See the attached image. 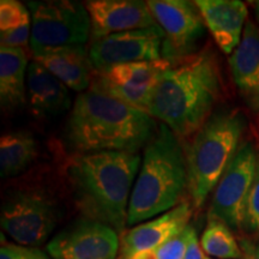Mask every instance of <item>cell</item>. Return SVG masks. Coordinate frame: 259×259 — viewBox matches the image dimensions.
I'll list each match as a JSON object with an SVG mask.
<instances>
[{
	"label": "cell",
	"mask_w": 259,
	"mask_h": 259,
	"mask_svg": "<svg viewBox=\"0 0 259 259\" xmlns=\"http://www.w3.org/2000/svg\"><path fill=\"white\" fill-rule=\"evenodd\" d=\"M27 90L32 114L38 119L59 116L72 106L69 88L35 60L28 66Z\"/></svg>",
	"instance_id": "obj_15"
},
{
	"label": "cell",
	"mask_w": 259,
	"mask_h": 259,
	"mask_svg": "<svg viewBox=\"0 0 259 259\" xmlns=\"http://www.w3.org/2000/svg\"><path fill=\"white\" fill-rule=\"evenodd\" d=\"M259 151L252 139L241 142L235 156L219 181L209 209V219H216L233 232H244L246 200L257 174Z\"/></svg>",
	"instance_id": "obj_8"
},
{
	"label": "cell",
	"mask_w": 259,
	"mask_h": 259,
	"mask_svg": "<svg viewBox=\"0 0 259 259\" xmlns=\"http://www.w3.org/2000/svg\"><path fill=\"white\" fill-rule=\"evenodd\" d=\"M58 221L57 203L44 190H15L3 202L2 228L18 245L36 247L44 244Z\"/></svg>",
	"instance_id": "obj_7"
},
{
	"label": "cell",
	"mask_w": 259,
	"mask_h": 259,
	"mask_svg": "<svg viewBox=\"0 0 259 259\" xmlns=\"http://www.w3.org/2000/svg\"><path fill=\"white\" fill-rule=\"evenodd\" d=\"M28 54L24 48L0 47V103L12 111L27 103Z\"/></svg>",
	"instance_id": "obj_18"
},
{
	"label": "cell",
	"mask_w": 259,
	"mask_h": 259,
	"mask_svg": "<svg viewBox=\"0 0 259 259\" xmlns=\"http://www.w3.org/2000/svg\"><path fill=\"white\" fill-rule=\"evenodd\" d=\"M142 158L126 151L77 155L69 179L79 208L92 220L124 233L128 204Z\"/></svg>",
	"instance_id": "obj_3"
},
{
	"label": "cell",
	"mask_w": 259,
	"mask_h": 259,
	"mask_svg": "<svg viewBox=\"0 0 259 259\" xmlns=\"http://www.w3.org/2000/svg\"><path fill=\"white\" fill-rule=\"evenodd\" d=\"M92 22L93 41L136 29L158 25L147 2L139 0H89L84 3Z\"/></svg>",
	"instance_id": "obj_12"
},
{
	"label": "cell",
	"mask_w": 259,
	"mask_h": 259,
	"mask_svg": "<svg viewBox=\"0 0 259 259\" xmlns=\"http://www.w3.org/2000/svg\"><path fill=\"white\" fill-rule=\"evenodd\" d=\"M240 247L244 253L242 259H259V239H241Z\"/></svg>",
	"instance_id": "obj_28"
},
{
	"label": "cell",
	"mask_w": 259,
	"mask_h": 259,
	"mask_svg": "<svg viewBox=\"0 0 259 259\" xmlns=\"http://www.w3.org/2000/svg\"><path fill=\"white\" fill-rule=\"evenodd\" d=\"M38 144L30 132L15 131L0 138V176L15 177L36 160Z\"/></svg>",
	"instance_id": "obj_19"
},
{
	"label": "cell",
	"mask_w": 259,
	"mask_h": 259,
	"mask_svg": "<svg viewBox=\"0 0 259 259\" xmlns=\"http://www.w3.org/2000/svg\"><path fill=\"white\" fill-rule=\"evenodd\" d=\"M253 109H254V111H259V100H258V102L255 103V106L253 107Z\"/></svg>",
	"instance_id": "obj_31"
},
{
	"label": "cell",
	"mask_w": 259,
	"mask_h": 259,
	"mask_svg": "<svg viewBox=\"0 0 259 259\" xmlns=\"http://www.w3.org/2000/svg\"><path fill=\"white\" fill-rule=\"evenodd\" d=\"M0 259H51L44 251L23 245L3 244L0 247Z\"/></svg>",
	"instance_id": "obj_25"
},
{
	"label": "cell",
	"mask_w": 259,
	"mask_h": 259,
	"mask_svg": "<svg viewBox=\"0 0 259 259\" xmlns=\"http://www.w3.org/2000/svg\"><path fill=\"white\" fill-rule=\"evenodd\" d=\"M200 246L208 255L220 259H242L244 253L240 244L236 241L233 231L222 221L209 219L204 229Z\"/></svg>",
	"instance_id": "obj_21"
},
{
	"label": "cell",
	"mask_w": 259,
	"mask_h": 259,
	"mask_svg": "<svg viewBox=\"0 0 259 259\" xmlns=\"http://www.w3.org/2000/svg\"><path fill=\"white\" fill-rule=\"evenodd\" d=\"M254 10H255V16H257V19L259 22V2L254 3Z\"/></svg>",
	"instance_id": "obj_30"
},
{
	"label": "cell",
	"mask_w": 259,
	"mask_h": 259,
	"mask_svg": "<svg viewBox=\"0 0 259 259\" xmlns=\"http://www.w3.org/2000/svg\"><path fill=\"white\" fill-rule=\"evenodd\" d=\"M171 66L169 61H138L122 65H115L97 74L109 82L124 87H149L155 85L161 74Z\"/></svg>",
	"instance_id": "obj_20"
},
{
	"label": "cell",
	"mask_w": 259,
	"mask_h": 259,
	"mask_svg": "<svg viewBox=\"0 0 259 259\" xmlns=\"http://www.w3.org/2000/svg\"><path fill=\"white\" fill-rule=\"evenodd\" d=\"M119 248L118 232L92 219L71 223L47 245L53 259H116Z\"/></svg>",
	"instance_id": "obj_11"
},
{
	"label": "cell",
	"mask_w": 259,
	"mask_h": 259,
	"mask_svg": "<svg viewBox=\"0 0 259 259\" xmlns=\"http://www.w3.org/2000/svg\"><path fill=\"white\" fill-rule=\"evenodd\" d=\"M233 80L253 109L259 100V27L248 21L239 46L229 57Z\"/></svg>",
	"instance_id": "obj_17"
},
{
	"label": "cell",
	"mask_w": 259,
	"mask_h": 259,
	"mask_svg": "<svg viewBox=\"0 0 259 259\" xmlns=\"http://www.w3.org/2000/svg\"><path fill=\"white\" fill-rule=\"evenodd\" d=\"M156 23L163 30L162 59L176 63L194 54L205 34V23L197 5L186 0L147 2Z\"/></svg>",
	"instance_id": "obj_9"
},
{
	"label": "cell",
	"mask_w": 259,
	"mask_h": 259,
	"mask_svg": "<svg viewBox=\"0 0 259 259\" xmlns=\"http://www.w3.org/2000/svg\"><path fill=\"white\" fill-rule=\"evenodd\" d=\"M183 259H204L203 255V250L202 246H200V242L198 241V236H197V233L194 231L192 227L190 233L189 241H187L185 253H184Z\"/></svg>",
	"instance_id": "obj_27"
},
{
	"label": "cell",
	"mask_w": 259,
	"mask_h": 259,
	"mask_svg": "<svg viewBox=\"0 0 259 259\" xmlns=\"http://www.w3.org/2000/svg\"><path fill=\"white\" fill-rule=\"evenodd\" d=\"M192 226H187L180 234L158 246V259H183Z\"/></svg>",
	"instance_id": "obj_24"
},
{
	"label": "cell",
	"mask_w": 259,
	"mask_h": 259,
	"mask_svg": "<svg viewBox=\"0 0 259 259\" xmlns=\"http://www.w3.org/2000/svg\"><path fill=\"white\" fill-rule=\"evenodd\" d=\"M204 259H212V258H210L209 255H204Z\"/></svg>",
	"instance_id": "obj_32"
},
{
	"label": "cell",
	"mask_w": 259,
	"mask_h": 259,
	"mask_svg": "<svg viewBox=\"0 0 259 259\" xmlns=\"http://www.w3.org/2000/svg\"><path fill=\"white\" fill-rule=\"evenodd\" d=\"M222 95L216 56L204 50L171 64L154 85L148 114L179 138L196 134L212 114Z\"/></svg>",
	"instance_id": "obj_1"
},
{
	"label": "cell",
	"mask_w": 259,
	"mask_h": 259,
	"mask_svg": "<svg viewBox=\"0 0 259 259\" xmlns=\"http://www.w3.org/2000/svg\"><path fill=\"white\" fill-rule=\"evenodd\" d=\"M31 25L14 29V30L0 31V44L2 47L9 48H23L30 45Z\"/></svg>",
	"instance_id": "obj_26"
},
{
	"label": "cell",
	"mask_w": 259,
	"mask_h": 259,
	"mask_svg": "<svg viewBox=\"0 0 259 259\" xmlns=\"http://www.w3.org/2000/svg\"><path fill=\"white\" fill-rule=\"evenodd\" d=\"M163 38V30L160 25H155L93 41L89 54L95 72H102L115 65L161 60Z\"/></svg>",
	"instance_id": "obj_10"
},
{
	"label": "cell",
	"mask_w": 259,
	"mask_h": 259,
	"mask_svg": "<svg viewBox=\"0 0 259 259\" xmlns=\"http://www.w3.org/2000/svg\"><path fill=\"white\" fill-rule=\"evenodd\" d=\"M31 15L30 51L42 56L54 48L85 45L92 36V22L85 5L70 0L29 2Z\"/></svg>",
	"instance_id": "obj_6"
},
{
	"label": "cell",
	"mask_w": 259,
	"mask_h": 259,
	"mask_svg": "<svg viewBox=\"0 0 259 259\" xmlns=\"http://www.w3.org/2000/svg\"><path fill=\"white\" fill-rule=\"evenodd\" d=\"M158 131L147 112L89 89L74 101L65 127L71 150L78 155L102 151L138 154Z\"/></svg>",
	"instance_id": "obj_2"
},
{
	"label": "cell",
	"mask_w": 259,
	"mask_h": 259,
	"mask_svg": "<svg viewBox=\"0 0 259 259\" xmlns=\"http://www.w3.org/2000/svg\"><path fill=\"white\" fill-rule=\"evenodd\" d=\"M69 89L85 92L95 76L89 50L84 45L54 48L34 58Z\"/></svg>",
	"instance_id": "obj_16"
},
{
	"label": "cell",
	"mask_w": 259,
	"mask_h": 259,
	"mask_svg": "<svg viewBox=\"0 0 259 259\" xmlns=\"http://www.w3.org/2000/svg\"><path fill=\"white\" fill-rule=\"evenodd\" d=\"M193 205L184 200L158 218L141 223L122 233L119 259H125L137 252L153 250L180 234L189 226Z\"/></svg>",
	"instance_id": "obj_13"
},
{
	"label": "cell",
	"mask_w": 259,
	"mask_h": 259,
	"mask_svg": "<svg viewBox=\"0 0 259 259\" xmlns=\"http://www.w3.org/2000/svg\"><path fill=\"white\" fill-rule=\"evenodd\" d=\"M244 232L252 236H259V163L257 174L246 200Z\"/></svg>",
	"instance_id": "obj_23"
},
{
	"label": "cell",
	"mask_w": 259,
	"mask_h": 259,
	"mask_svg": "<svg viewBox=\"0 0 259 259\" xmlns=\"http://www.w3.org/2000/svg\"><path fill=\"white\" fill-rule=\"evenodd\" d=\"M189 191L185 149L167 125L145 147L128 204L127 226L144 222L174 209Z\"/></svg>",
	"instance_id": "obj_4"
},
{
	"label": "cell",
	"mask_w": 259,
	"mask_h": 259,
	"mask_svg": "<svg viewBox=\"0 0 259 259\" xmlns=\"http://www.w3.org/2000/svg\"><path fill=\"white\" fill-rule=\"evenodd\" d=\"M206 28L223 53L232 54L240 44L247 6L239 0H197Z\"/></svg>",
	"instance_id": "obj_14"
},
{
	"label": "cell",
	"mask_w": 259,
	"mask_h": 259,
	"mask_svg": "<svg viewBox=\"0 0 259 259\" xmlns=\"http://www.w3.org/2000/svg\"><path fill=\"white\" fill-rule=\"evenodd\" d=\"M125 259H158V247L134 253Z\"/></svg>",
	"instance_id": "obj_29"
},
{
	"label": "cell",
	"mask_w": 259,
	"mask_h": 259,
	"mask_svg": "<svg viewBox=\"0 0 259 259\" xmlns=\"http://www.w3.org/2000/svg\"><path fill=\"white\" fill-rule=\"evenodd\" d=\"M247 126L238 109L213 112L194 134L185 149L189 194L193 208L200 209L229 166Z\"/></svg>",
	"instance_id": "obj_5"
},
{
	"label": "cell",
	"mask_w": 259,
	"mask_h": 259,
	"mask_svg": "<svg viewBox=\"0 0 259 259\" xmlns=\"http://www.w3.org/2000/svg\"><path fill=\"white\" fill-rule=\"evenodd\" d=\"M31 15L27 6L17 0H2L0 3V29L2 31L31 24Z\"/></svg>",
	"instance_id": "obj_22"
}]
</instances>
